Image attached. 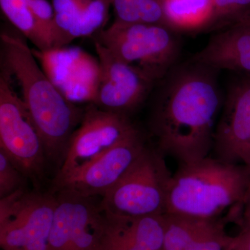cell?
Listing matches in <instances>:
<instances>
[{
    "label": "cell",
    "mask_w": 250,
    "mask_h": 250,
    "mask_svg": "<svg viewBox=\"0 0 250 250\" xmlns=\"http://www.w3.org/2000/svg\"><path fill=\"white\" fill-rule=\"evenodd\" d=\"M216 72L191 61L174 67L161 80L149 129L156 149L179 164L202 160L213 150L223 105Z\"/></svg>",
    "instance_id": "1"
},
{
    "label": "cell",
    "mask_w": 250,
    "mask_h": 250,
    "mask_svg": "<svg viewBox=\"0 0 250 250\" xmlns=\"http://www.w3.org/2000/svg\"><path fill=\"white\" fill-rule=\"evenodd\" d=\"M24 38L11 31L1 33L4 71L14 76L21 86L22 100L40 134L47 159L59 161L61 166L84 111L70 102L42 70Z\"/></svg>",
    "instance_id": "2"
},
{
    "label": "cell",
    "mask_w": 250,
    "mask_h": 250,
    "mask_svg": "<svg viewBox=\"0 0 250 250\" xmlns=\"http://www.w3.org/2000/svg\"><path fill=\"white\" fill-rule=\"evenodd\" d=\"M250 184V168L208 156L179 164L167 189L166 214L216 220L228 211L241 214Z\"/></svg>",
    "instance_id": "3"
},
{
    "label": "cell",
    "mask_w": 250,
    "mask_h": 250,
    "mask_svg": "<svg viewBox=\"0 0 250 250\" xmlns=\"http://www.w3.org/2000/svg\"><path fill=\"white\" fill-rule=\"evenodd\" d=\"M177 33L163 24L113 22L94 40L155 83L176 66L181 49Z\"/></svg>",
    "instance_id": "4"
},
{
    "label": "cell",
    "mask_w": 250,
    "mask_h": 250,
    "mask_svg": "<svg viewBox=\"0 0 250 250\" xmlns=\"http://www.w3.org/2000/svg\"><path fill=\"white\" fill-rule=\"evenodd\" d=\"M172 174L165 156L147 147L121 180L103 197L106 214L141 217L165 214L167 189Z\"/></svg>",
    "instance_id": "5"
},
{
    "label": "cell",
    "mask_w": 250,
    "mask_h": 250,
    "mask_svg": "<svg viewBox=\"0 0 250 250\" xmlns=\"http://www.w3.org/2000/svg\"><path fill=\"white\" fill-rule=\"evenodd\" d=\"M57 197L29 193L24 188L0 198L2 250H48Z\"/></svg>",
    "instance_id": "6"
},
{
    "label": "cell",
    "mask_w": 250,
    "mask_h": 250,
    "mask_svg": "<svg viewBox=\"0 0 250 250\" xmlns=\"http://www.w3.org/2000/svg\"><path fill=\"white\" fill-rule=\"evenodd\" d=\"M0 150L26 177L36 179L43 173L47 157L42 139L4 71L0 77Z\"/></svg>",
    "instance_id": "7"
},
{
    "label": "cell",
    "mask_w": 250,
    "mask_h": 250,
    "mask_svg": "<svg viewBox=\"0 0 250 250\" xmlns=\"http://www.w3.org/2000/svg\"><path fill=\"white\" fill-rule=\"evenodd\" d=\"M139 132L129 116L105 111L92 104L69 141L55 178L70 173Z\"/></svg>",
    "instance_id": "8"
},
{
    "label": "cell",
    "mask_w": 250,
    "mask_h": 250,
    "mask_svg": "<svg viewBox=\"0 0 250 250\" xmlns=\"http://www.w3.org/2000/svg\"><path fill=\"white\" fill-rule=\"evenodd\" d=\"M147 147L139 132L70 173L54 178V191L70 192L84 198L103 197Z\"/></svg>",
    "instance_id": "9"
},
{
    "label": "cell",
    "mask_w": 250,
    "mask_h": 250,
    "mask_svg": "<svg viewBox=\"0 0 250 250\" xmlns=\"http://www.w3.org/2000/svg\"><path fill=\"white\" fill-rule=\"evenodd\" d=\"M98 79L94 104L105 111L129 116L147 98L154 83L95 42Z\"/></svg>",
    "instance_id": "10"
},
{
    "label": "cell",
    "mask_w": 250,
    "mask_h": 250,
    "mask_svg": "<svg viewBox=\"0 0 250 250\" xmlns=\"http://www.w3.org/2000/svg\"><path fill=\"white\" fill-rule=\"evenodd\" d=\"M213 157L250 168V75L229 90L215 129Z\"/></svg>",
    "instance_id": "11"
},
{
    "label": "cell",
    "mask_w": 250,
    "mask_h": 250,
    "mask_svg": "<svg viewBox=\"0 0 250 250\" xmlns=\"http://www.w3.org/2000/svg\"><path fill=\"white\" fill-rule=\"evenodd\" d=\"M55 13L59 49L79 38L95 36L108 20V0H51Z\"/></svg>",
    "instance_id": "12"
},
{
    "label": "cell",
    "mask_w": 250,
    "mask_h": 250,
    "mask_svg": "<svg viewBox=\"0 0 250 250\" xmlns=\"http://www.w3.org/2000/svg\"><path fill=\"white\" fill-rule=\"evenodd\" d=\"M192 61L218 71L250 75V24H236L214 34Z\"/></svg>",
    "instance_id": "13"
},
{
    "label": "cell",
    "mask_w": 250,
    "mask_h": 250,
    "mask_svg": "<svg viewBox=\"0 0 250 250\" xmlns=\"http://www.w3.org/2000/svg\"><path fill=\"white\" fill-rule=\"evenodd\" d=\"M73 225L72 250H100L106 227V216L100 208L76 195Z\"/></svg>",
    "instance_id": "14"
},
{
    "label": "cell",
    "mask_w": 250,
    "mask_h": 250,
    "mask_svg": "<svg viewBox=\"0 0 250 250\" xmlns=\"http://www.w3.org/2000/svg\"><path fill=\"white\" fill-rule=\"evenodd\" d=\"M164 11L169 27L178 32L208 29L213 0H164Z\"/></svg>",
    "instance_id": "15"
},
{
    "label": "cell",
    "mask_w": 250,
    "mask_h": 250,
    "mask_svg": "<svg viewBox=\"0 0 250 250\" xmlns=\"http://www.w3.org/2000/svg\"><path fill=\"white\" fill-rule=\"evenodd\" d=\"M165 215L166 231L162 250H186L197 238L221 220H204L166 213Z\"/></svg>",
    "instance_id": "16"
},
{
    "label": "cell",
    "mask_w": 250,
    "mask_h": 250,
    "mask_svg": "<svg viewBox=\"0 0 250 250\" xmlns=\"http://www.w3.org/2000/svg\"><path fill=\"white\" fill-rule=\"evenodd\" d=\"M31 0H0L1 11L9 22L41 53L52 50L45 34L36 21Z\"/></svg>",
    "instance_id": "17"
},
{
    "label": "cell",
    "mask_w": 250,
    "mask_h": 250,
    "mask_svg": "<svg viewBox=\"0 0 250 250\" xmlns=\"http://www.w3.org/2000/svg\"><path fill=\"white\" fill-rule=\"evenodd\" d=\"M114 13L113 22L146 23L169 27L164 11V0H108Z\"/></svg>",
    "instance_id": "18"
},
{
    "label": "cell",
    "mask_w": 250,
    "mask_h": 250,
    "mask_svg": "<svg viewBox=\"0 0 250 250\" xmlns=\"http://www.w3.org/2000/svg\"><path fill=\"white\" fill-rule=\"evenodd\" d=\"M57 193L48 250H72V225L77 196L70 192Z\"/></svg>",
    "instance_id": "19"
},
{
    "label": "cell",
    "mask_w": 250,
    "mask_h": 250,
    "mask_svg": "<svg viewBox=\"0 0 250 250\" xmlns=\"http://www.w3.org/2000/svg\"><path fill=\"white\" fill-rule=\"evenodd\" d=\"M105 216L106 227L100 250H152L141 243L123 219L111 215Z\"/></svg>",
    "instance_id": "20"
},
{
    "label": "cell",
    "mask_w": 250,
    "mask_h": 250,
    "mask_svg": "<svg viewBox=\"0 0 250 250\" xmlns=\"http://www.w3.org/2000/svg\"><path fill=\"white\" fill-rule=\"evenodd\" d=\"M213 14L208 29L228 28L250 15V0H213Z\"/></svg>",
    "instance_id": "21"
},
{
    "label": "cell",
    "mask_w": 250,
    "mask_h": 250,
    "mask_svg": "<svg viewBox=\"0 0 250 250\" xmlns=\"http://www.w3.org/2000/svg\"><path fill=\"white\" fill-rule=\"evenodd\" d=\"M31 4L36 21L45 34L52 50L59 49L58 30L52 2L48 0H31Z\"/></svg>",
    "instance_id": "22"
},
{
    "label": "cell",
    "mask_w": 250,
    "mask_h": 250,
    "mask_svg": "<svg viewBox=\"0 0 250 250\" xmlns=\"http://www.w3.org/2000/svg\"><path fill=\"white\" fill-rule=\"evenodd\" d=\"M225 219L197 238L186 250H227L232 244L233 237L225 231Z\"/></svg>",
    "instance_id": "23"
},
{
    "label": "cell",
    "mask_w": 250,
    "mask_h": 250,
    "mask_svg": "<svg viewBox=\"0 0 250 250\" xmlns=\"http://www.w3.org/2000/svg\"><path fill=\"white\" fill-rule=\"evenodd\" d=\"M25 176L3 151L0 150V198L22 188Z\"/></svg>",
    "instance_id": "24"
},
{
    "label": "cell",
    "mask_w": 250,
    "mask_h": 250,
    "mask_svg": "<svg viewBox=\"0 0 250 250\" xmlns=\"http://www.w3.org/2000/svg\"><path fill=\"white\" fill-rule=\"evenodd\" d=\"M232 246L238 250H250V226L242 225L241 233L233 237Z\"/></svg>",
    "instance_id": "25"
},
{
    "label": "cell",
    "mask_w": 250,
    "mask_h": 250,
    "mask_svg": "<svg viewBox=\"0 0 250 250\" xmlns=\"http://www.w3.org/2000/svg\"><path fill=\"white\" fill-rule=\"evenodd\" d=\"M248 210H250V184L248 190H247L243 202H242L241 214L243 212L248 211Z\"/></svg>",
    "instance_id": "26"
},
{
    "label": "cell",
    "mask_w": 250,
    "mask_h": 250,
    "mask_svg": "<svg viewBox=\"0 0 250 250\" xmlns=\"http://www.w3.org/2000/svg\"><path fill=\"white\" fill-rule=\"evenodd\" d=\"M241 221L242 225L250 226V210L242 213Z\"/></svg>",
    "instance_id": "27"
},
{
    "label": "cell",
    "mask_w": 250,
    "mask_h": 250,
    "mask_svg": "<svg viewBox=\"0 0 250 250\" xmlns=\"http://www.w3.org/2000/svg\"><path fill=\"white\" fill-rule=\"evenodd\" d=\"M238 24H250V15L248 17H247L246 19L243 20L241 22L238 23Z\"/></svg>",
    "instance_id": "28"
},
{
    "label": "cell",
    "mask_w": 250,
    "mask_h": 250,
    "mask_svg": "<svg viewBox=\"0 0 250 250\" xmlns=\"http://www.w3.org/2000/svg\"><path fill=\"white\" fill-rule=\"evenodd\" d=\"M227 250H238L236 249V248H234V247H233L232 244H231V247H230L229 248H228Z\"/></svg>",
    "instance_id": "29"
},
{
    "label": "cell",
    "mask_w": 250,
    "mask_h": 250,
    "mask_svg": "<svg viewBox=\"0 0 250 250\" xmlns=\"http://www.w3.org/2000/svg\"><path fill=\"white\" fill-rule=\"evenodd\" d=\"M25 250L18 249V250Z\"/></svg>",
    "instance_id": "30"
}]
</instances>
